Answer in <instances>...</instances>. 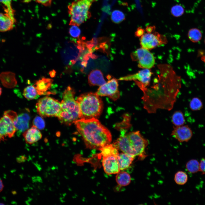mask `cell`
Here are the masks:
<instances>
[{
	"mask_svg": "<svg viewBox=\"0 0 205 205\" xmlns=\"http://www.w3.org/2000/svg\"><path fill=\"white\" fill-rule=\"evenodd\" d=\"M102 156L114 155L116 156L119 153L118 150L113 144H110L100 149Z\"/></svg>",
	"mask_w": 205,
	"mask_h": 205,
	"instance_id": "23",
	"label": "cell"
},
{
	"mask_svg": "<svg viewBox=\"0 0 205 205\" xmlns=\"http://www.w3.org/2000/svg\"><path fill=\"white\" fill-rule=\"evenodd\" d=\"M116 179L118 184L123 186L129 185L131 181L130 175L127 172L123 171H120L117 173Z\"/></svg>",
	"mask_w": 205,
	"mask_h": 205,
	"instance_id": "22",
	"label": "cell"
},
{
	"mask_svg": "<svg viewBox=\"0 0 205 205\" xmlns=\"http://www.w3.org/2000/svg\"><path fill=\"white\" fill-rule=\"evenodd\" d=\"M97 0H76L68 6L70 25L79 26L91 16L89 11L92 3Z\"/></svg>",
	"mask_w": 205,
	"mask_h": 205,
	"instance_id": "4",
	"label": "cell"
},
{
	"mask_svg": "<svg viewBox=\"0 0 205 205\" xmlns=\"http://www.w3.org/2000/svg\"><path fill=\"white\" fill-rule=\"evenodd\" d=\"M30 116L28 114L23 113L18 116L17 119L14 124L17 131L23 132L26 130L29 127Z\"/></svg>",
	"mask_w": 205,
	"mask_h": 205,
	"instance_id": "19",
	"label": "cell"
},
{
	"mask_svg": "<svg viewBox=\"0 0 205 205\" xmlns=\"http://www.w3.org/2000/svg\"><path fill=\"white\" fill-rule=\"evenodd\" d=\"M186 168L189 173L194 174L200 171V163L196 159H191L188 161L186 164Z\"/></svg>",
	"mask_w": 205,
	"mask_h": 205,
	"instance_id": "24",
	"label": "cell"
},
{
	"mask_svg": "<svg viewBox=\"0 0 205 205\" xmlns=\"http://www.w3.org/2000/svg\"><path fill=\"white\" fill-rule=\"evenodd\" d=\"M52 0H24L23 2L25 3H28L32 1H34L39 3L40 4L45 6H50Z\"/></svg>",
	"mask_w": 205,
	"mask_h": 205,
	"instance_id": "36",
	"label": "cell"
},
{
	"mask_svg": "<svg viewBox=\"0 0 205 205\" xmlns=\"http://www.w3.org/2000/svg\"><path fill=\"white\" fill-rule=\"evenodd\" d=\"M171 135L180 142H187L193 135L191 129L187 125L173 126Z\"/></svg>",
	"mask_w": 205,
	"mask_h": 205,
	"instance_id": "12",
	"label": "cell"
},
{
	"mask_svg": "<svg viewBox=\"0 0 205 205\" xmlns=\"http://www.w3.org/2000/svg\"><path fill=\"white\" fill-rule=\"evenodd\" d=\"M2 92V89L1 88V87H0V96Z\"/></svg>",
	"mask_w": 205,
	"mask_h": 205,
	"instance_id": "44",
	"label": "cell"
},
{
	"mask_svg": "<svg viewBox=\"0 0 205 205\" xmlns=\"http://www.w3.org/2000/svg\"><path fill=\"white\" fill-rule=\"evenodd\" d=\"M152 73L149 69H144L138 72L120 77L118 80L120 81H134L138 82L139 87L143 91L149 85Z\"/></svg>",
	"mask_w": 205,
	"mask_h": 205,
	"instance_id": "8",
	"label": "cell"
},
{
	"mask_svg": "<svg viewBox=\"0 0 205 205\" xmlns=\"http://www.w3.org/2000/svg\"><path fill=\"white\" fill-rule=\"evenodd\" d=\"M33 125L39 130H42L44 128L45 124L43 119L40 116L36 117L33 121Z\"/></svg>",
	"mask_w": 205,
	"mask_h": 205,
	"instance_id": "33",
	"label": "cell"
},
{
	"mask_svg": "<svg viewBox=\"0 0 205 205\" xmlns=\"http://www.w3.org/2000/svg\"><path fill=\"white\" fill-rule=\"evenodd\" d=\"M134 55L141 67L149 69L154 66L155 62L154 56L149 50L142 47L135 51Z\"/></svg>",
	"mask_w": 205,
	"mask_h": 205,
	"instance_id": "9",
	"label": "cell"
},
{
	"mask_svg": "<svg viewBox=\"0 0 205 205\" xmlns=\"http://www.w3.org/2000/svg\"><path fill=\"white\" fill-rule=\"evenodd\" d=\"M4 185L2 180L0 179V192H1L3 188Z\"/></svg>",
	"mask_w": 205,
	"mask_h": 205,
	"instance_id": "42",
	"label": "cell"
},
{
	"mask_svg": "<svg viewBox=\"0 0 205 205\" xmlns=\"http://www.w3.org/2000/svg\"><path fill=\"white\" fill-rule=\"evenodd\" d=\"M16 131L13 121L4 114L0 118V137L1 140L4 141L7 136L9 138L13 137Z\"/></svg>",
	"mask_w": 205,
	"mask_h": 205,
	"instance_id": "10",
	"label": "cell"
},
{
	"mask_svg": "<svg viewBox=\"0 0 205 205\" xmlns=\"http://www.w3.org/2000/svg\"><path fill=\"white\" fill-rule=\"evenodd\" d=\"M18 162H20L25 161V160L26 159V158L24 156H21L20 157H19L18 158Z\"/></svg>",
	"mask_w": 205,
	"mask_h": 205,
	"instance_id": "41",
	"label": "cell"
},
{
	"mask_svg": "<svg viewBox=\"0 0 205 205\" xmlns=\"http://www.w3.org/2000/svg\"><path fill=\"white\" fill-rule=\"evenodd\" d=\"M117 80L113 78L109 79L107 83L100 86L96 93L99 96H108L115 101L119 97Z\"/></svg>",
	"mask_w": 205,
	"mask_h": 205,
	"instance_id": "7",
	"label": "cell"
},
{
	"mask_svg": "<svg viewBox=\"0 0 205 205\" xmlns=\"http://www.w3.org/2000/svg\"><path fill=\"white\" fill-rule=\"evenodd\" d=\"M204 43H205V39H204Z\"/></svg>",
	"mask_w": 205,
	"mask_h": 205,
	"instance_id": "46",
	"label": "cell"
},
{
	"mask_svg": "<svg viewBox=\"0 0 205 205\" xmlns=\"http://www.w3.org/2000/svg\"><path fill=\"white\" fill-rule=\"evenodd\" d=\"M38 95L37 90L34 85H29L24 89L23 95L26 99L32 100L36 98Z\"/></svg>",
	"mask_w": 205,
	"mask_h": 205,
	"instance_id": "26",
	"label": "cell"
},
{
	"mask_svg": "<svg viewBox=\"0 0 205 205\" xmlns=\"http://www.w3.org/2000/svg\"><path fill=\"white\" fill-rule=\"evenodd\" d=\"M126 135L136 156H138L139 159H144L147 156L145 149L149 144L148 140L139 131L131 132Z\"/></svg>",
	"mask_w": 205,
	"mask_h": 205,
	"instance_id": "6",
	"label": "cell"
},
{
	"mask_svg": "<svg viewBox=\"0 0 205 205\" xmlns=\"http://www.w3.org/2000/svg\"><path fill=\"white\" fill-rule=\"evenodd\" d=\"M120 171L128 169L132 164L135 157L122 152L116 156Z\"/></svg>",
	"mask_w": 205,
	"mask_h": 205,
	"instance_id": "21",
	"label": "cell"
},
{
	"mask_svg": "<svg viewBox=\"0 0 205 205\" xmlns=\"http://www.w3.org/2000/svg\"><path fill=\"white\" fill-rule=\"evenodd\" d=\"M163 36L156 32L144 34L140 39L142 47L148 50L154 48L161 43Z\"/></svg>",
	"mask_w": 205,
	"mask_h": 205,
	"instance_id": "11",
	"label": "cell"
},
{
	"mask_svg": "<svg viewBox=\"0 0 205 205\" xmlns=\"http://www.w3.org/2000/svg\"><path fill=\"white\" fill-rule=\"evenodd\" d=\"M16 22L5 13H0V32H5L12 30Z\"/></svg>",
	"mask_w": 205,
	"mask_h": 205,
	"instance_id": "20",
	"label": "cell"
},
{
	"mask_svg": "<svg viewBox=\"0 0 205 205\" xmlns=\"http://www.w3.org/2000/svg\"><path fill=\"white\" fill-rule=\"evenodd\" d=\"M0 80L3 85L8 88H13L17 84L15 74L11 71L1 73L0 74Z\"/></svg>",
	"mask_w": 205,
	"mask_h": 205,
	"instance_id": "17",
	"label": "cell"
},
{
	"mask_svg": "<svg viewBox=\"0 0 205 205\" xmlns=\"http://www.w3.org/2000/svg\"><path fill=\"white\" fill-rule=\"evenodd\" d=\"M102 165L105 173L108 175L117 174L120 171L116 156H102Z\"/></svg>",
	"mask_w": 205,
	"mask_h": 205,
	"instance_id": "13",
	"label": "cell"
},
{
	"mask_svg": "<svg viewBox=\"0 0 205 205\" xmlns=\"http://www.w3.org/2000/svg\"><path fill=\"white\" fill-rule=\"evenodd\" d=\"M184 9L181 5H177L172 7L171 9V13L174 17H179L184 13Z\"/></svg>",
	"mask_w": 205,
	"mask_h": 205,
	"instance_id": "32",
	"label": "cell"
},
{
	"mask_svg": "<svg viewBox=\"0 0 205 205\" xmlns=\"http://www.w3.org/2000/svg\"><path fill=\"white\" fill-rule=\"evenodd\" d=\"M155 28V26H147L146 28V30L148 33H151Z\"/></svg>",
	"mask_w": 205,
	"mask_h": 205,
	"instance_id": "39",
	"label": "cell"
},
{
	"mask_svg": "<svg viewBox=\"0 0 205 205\" xmlns=\"http://www.w3.org/2000/svg\"><path fill=\"white\" fill-rule=\"evenodd\" d=\"M56 72L54 69L50 71L49 72V74L51 77L53 78L55 77L56 75Z\"/></svg>",
	"mask_w": 205,
	"mask_h": 205,
	"instance_id": "40",
	"label": "cell"
},
{
	"mask_svg": "<svg viewBox=\"0 0 205 205\" xmlns=\"http://www.w3.org/2000/svg\"><path fill=\"white\" fill-rule=\"evenodd\" d=\"M78 26L71 25L69 30V33L70 36L74 38H77L81 34V31Z\"/></svg>",
	"mask_w": 205,
	"mask_h": 205,
	"instance_id": "34",
	"label": "cell"
},
{
	"mask_svg": "<svg viewBox=\"0 0 205 205\" xmlns=\"http://www.w3.org/2000/svg\"><path fill=\"white\" fill-rule=\"evenodd\" d=\"M36 106L38 113L42 117H58L61 110V102L48 96L40 99Z\"/></svg>",
	"mask_w": 205,
	"mask_h": 205,
	"instance_id": "5",
	"label": "cell"
},
{
	"mask_svg": "<svg viewBox=\"0 0 205 205\" xmlns=\"http://www.w3.org/2000/svg\"><path fill=\"white\" fill-rule=\"evenodd\" d=\"M201 60L205 63V56H203L201 58Z\"/></svg>",
	"mask_w": 205,
	"mask_h": 205,
	"instance_id": "43",
	"label": "cell"
},
{
	"mask_svg": "<svg viewBox=\"0 0 205 205\" xmlns=\"http://www.w3.org/2000/svg\"><path fill=\"white\" fill-rule=\"evenodd\" d=\"M80 111V119L97 118L103 108L102 101L96 93L91 92L81 95L76 100Z\"/></svg>",
	"mask_w": 205,
	"mask_h": 205,
	"instance_id": "2",
	"label": "cell"
},
{
	"mask_svg": "<svg viewBox=\"0 0 205 205\" xmlns=\"http://www.w3.org/2000/svg\"><path fill=\"white\" fill-rule=\"evenodd\" d=\"M174 179L177 184L179 185H183L187 182L188 176L185 172L179 171L175 173Z\"/></svg>",
	"mask_w": 205,
	"mask_h": 205,
	"instance_id": "29",
	"label": "cell"
},
{
	"mask_svg": "<svg viewBox=\"0 0 205 205\" xmlns=\"http://www.w3.org/2000/svg\"><path fill=\"white\" fill-rule=\"evenodd\" d=\"M1 140H1V138H0V141H1Z\"/></svg>",
	"mask_w": 205,
	"mask_h": 205,
	"instance_id": "45",
	"label": "cell"
},
{
	"mask_svg": "<svg viewBox=\"0 0 205 205\" xmlns=\"http://www.w3.org/2000/svg\"><path fill=\"white\" fill-rule=\"evenodd\" d=\"M172 121L175 126L183 125L185 123V120L182 112L181 111L175 112L172 116Z\"/></svg>",
	"mask_w": 205,
	"mask_h": 205,
	"instance_id": "27",
	"label": "cell"
},
{
	"mask_svg": "<svg viewBox=\"0 0 205 205\" xmlns=\"http://www.w3.org/2000/svg\"><path fill=\"white\" fill-rule=\"evenodd\" d=\"M144 29L142 28L141 27H138L135 33V35L137 36H142L144 34Z\"/></svg>",
	"mask_w": 205,
	"mask_h": 205,
	"instance_id": "38",
	"label": "cell"
},
{
	"mask_svg": "<svg viewBox=\"0 0 205 205\" xmlns=\"http://www.w3.org/2000/svg\"><path fill=\"white\" fill-rule=\"evenodd\" d=\"M74 123L87 148L99 150L111 143L110 131L97 118L79 119Z\"/></svg>",
	"mask_w": 205,
	"mask_h": 205,
	"instance_id": "1",
	"label": "cell"
},
{
	"mask_svg": "<svg viewBox=\"0 0 205 205\" xmlns=\"http://www.w3.org/2000/svg\"><path fill=\"white\" fill-rule=\"evenodd\" d=\"M199 163L200 171L202 174H205V158H202Z\"/></svg>",
	"mask_w": 205,
	"mask_h": 205,
	"instance_id": "37",
	"label": "cell"
},
{
	"mask_svg": "<svg viewBox=\"0 0 205 205\" xmlns=\"http://www.w3.org/2000/svg\"><path fill=\"white\" fill-rule=\"evenodd\" d=\"M111 19L114 22L119 23L125 19V17L122 11L119 10H115L112 13Z\"/></svg>",
	"mask_w": 205,
	"mask_h": 205,
	"instance_id": "30",
	"label": "cell"
},
{
	"mask_svg": "<svg viewBox=\"0 0 205 205\" xmlns=\"http://www.w3.org/2000/svg\"><path fill=\"white\" fill-rule=\"evenodd\" d=\"M53 81L52 79L42 77L37 81L34 85L38 94L43 95L46 94V91L50 88Z\"/></svg>",
	"mask_w": 205,
	"mask_h": 205,
	"instance_id": "18",
	"label": "cell"
},
{
	"mask_svg": "<svg viewBox=\"0 0 205 205\" xmlns=\"http://www.w3.org/2000/svg\"><path fill=\"white\" fill-rule=\"evenodd\" d=\"M12 0H0V3L4 6V9L5 13L10 17L16 22L15 17V11L12 8L11 3Z\"/></svg>",
	"mask_w": 205,
	"mask_h": 205,
	"instance_id": "25",
	"label": "cell"
},
{
	"mask_svg": "<svg viewBox=\"0 0 205 205\" xmlns=\"http://www.w3.org/2000/svg\"><path fill=\"white\" fill-rule=\"evenodd\" d=\"M23 135L26 142L29 144L37 142L42 137V134L39 130L34 125L24 131Z\"/></svg>",
	"mask_w": 205,
	"mask_h": 205,
	"instance_id": "15",
	"label": "cell"
},
{
	"mask_svg": "<svg viewBox=\"0 0 205 205\" xmlns=\"http://www.w3.org/2000/svg\"><path fill=\"white\" fill-rule=\"evenodd\" d=\"M75 93L74 90L68 86L63 94L61 110L58 118L61 122L67 125H70L80 119L79 106L74 97Z\"/></svg>",
	"mask_w": 205,
	"mask_h": 205,
	"instance_id": "3",
	"label": "cell"
},
{
	"mask_svg": "<svg viewBox=\"0 0 205 205\" xmlns=\"http://www.w3.org/2000/svg\"><path fill=\"white\" fill-rule=\"evenodd\" d=\"M203 105L202 102L201 100L197 97L192 98L189 103L190 108L193 111L200 110L202 108Z\"/></svg>",
	"mask_w": 205,
	"mask_h": 205,
	"instance_id": "31",
	"label": "cell"
},
{
	"mask_svg": "<svg viewBox=\"0 0 205 205\" xmlns=\"http://www.w3.org/2000/svg\"><path fill=\"white\" fill-rule=\"evenodd\" d=\"M88 81L90 86H100L106 83L102 73L98 69L93 70L90 73L88 76Z\"/></svg>",
	"mask_w": 205,
	"mask_h": 205,
	"instance_id": "16",
	"label": "cell"
},
{
	"mask_svg": "<svg viewBox=\"0 0 205 205\" xmlns=\"http://www.w3.org/2000/svg\"><path fill=\"white\" fill-rule=\"evenodd\" d=\"M188 37L189 40L193 42H197L202 38V33L199 29L193 28L189 30L188 34Z\"/></svg>",
	"mask_w": 205,
	"mask_h": 205,
	"instance_id": "28",
	"label": "cell"
},
{
	"mask_svg": "<svg viewBox=\"0 0 205 205\" xmlns=\"http://www.w3.org/2000/svg\"><path fill=\"white\" fill-rule=\"evenodd\" d=\"M118 150L135 157L136 156L130 145L129 139L125 133L121 135L113 144Z\"/></svg>",
	"mask_w": 205,
	"mask_h": 205,
	"instance_id": "14",
	"label": "cell"
},
{
	"mask_svg": "<svg viewBox=\"0 0 205 205\" xmlns=\"http://www.w3.org/2000/svg\"><path fill=\"white\" fill-rule=\"evenodd\" d=\"M4 114L7 115L11 119L14 124L16 122L18 115L16 112L11 110H7L4 112Z\"/></svg>",
	"mask_w": 205,
	"mask_h": 205,
	"instance_id": "35",
	"label": "cell"
}]
</instances>
